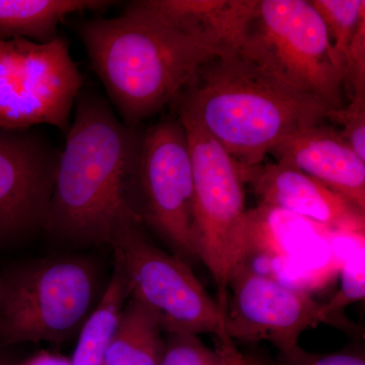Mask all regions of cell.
I'll return each mask as SVG.
<instances>
[{
  "instance_id": "cell-1",
  "label": "cell",
  "mask_w": 365,
  "mask_h": 365,
  "mask_svg": "<svg viewBox=\"0 0 365 365\" xmlns=\"http://www.w3.org/2000/svg\"><path fill=\"white\" fill-rule=\"evenodd\" d=\"M74 109L43 232L74 247L111 246L122 228L143 223L136 206L143 131L95 91L81 90Z\"/></svg>"
},
{
  "instance_id": "cell-2",
  "label": "cell",
  "mask_w": 365,
  "mask_h": 365,
  "mask_svg": "<svg viewBox=\"0 0 365 365\" xmlns=\"http://www.w3.org/2000/svg\"><path fill=\"white\" fill-rule=\"evenodd\" d=\"M173 108L242 167L263 163L281 139L323 123L331 112L235 51L205 62Z\"/></svg>"
},
{
  "instance_id": "cell-3",
  "label": "cell",
  "mask_w": 365,
  "mask_h": 365,
  "mask_svg": "<svg viewBox=\"0 0 365 365\" xmlns=\"http://www.w3.org/2000/svg\"><path fill=\"white\" fill-rule=\"evenodd\" d=\"M76 30L120 119L136 128L173 107L198 69L222 54L136 1L117 18L85 20Z\"/></svg>"
},
{
  "instance_id": "cell-4",
  "label": "cell",
  "mask_w": 365,
  "mask_h": 365,
  "mask_svg": "<svg viewBox=\"0 0 365 365\" xmlns=\"http://www.w3.org/2000/svg\"><path fill=\"white\" fill-rule=\"evenodd\" d=\"M101 289L100 266L86 255L9 266L0 273V346L66 342L97 306Z\"/></svg>"
},
{
  "instance_id": "cell-5",
  "label": "cell",
  "mask_w": 365,
  "mask_h": 365,
  "mask_svg": "<svg viewBox=\"0 0 365 365\" xmlns=\"http://www.w3.org/2000/svg\"><path fill=\"white\" fill-rule=\"evenodd\" d=\"M235 51L331 111L347 105L342 66L311 1L257 0Z\"/></svg>"
},
{
  "instance_id": "cell-6",
  "label": "cell",
  "mask_w": 365,
  "mask_h": 365,
  "mask_svg": "<svg viewBox=\"0 0 365 365\" xmlns=\"http://www.w3.org/2000/svg\"><path fill=\"white\" fill-rule=\"evenodd\" d=\"M179 117V116H178ZM188 134L194 170L193 240L218 287L222 306L228 282L245 261V199L242 167L202 128L179 117Z\"/></svg>"
},
{
  "instance_id": "cell-7",
  "label": "cell",
  "mask_w": 365,
  "mask_h": 365,
  "mask_svg": "<svg viewBox=\"0 0 365 365\" xmlns=\"http://www.w3.org/2000/svg\"><path fill=\"white\" fill-rule=\"evenodd\" d=\"M143 223L122 228L111 247L129 297L143 304L165 334L225 335L222 307L190 264L158 248Z\"/></svg>"
},
{
  "instance_id": "cell-8",
  "label": "cell",
  "mask_w": 365,
  "mask_h": 365,
  "mask_svg": "<svg viewBox=\"0 0 365 365\" xmlns=\"http://www.w3.org/2000/svg\"><path fill=\"white\" fill-rule=\"evenodd\" d=\"M83 81L59 36L48 43L0 39V128L50 125L66 133Z\"/></svg>"
},
{
  "instance_id": "cell-9",
  "label": "cell",
  "mask_w": 365,
  "mask_h": 365,
  "mask_svg": "<svg viewBox=\"0 0 365 365\" xmlns=\"http://www.w3.org/2000/svg\"><path fill=\"white\" fill-rule=\"evenodd\" d=\"M136 206L143 227L170 253L198 261L193 240L194 170L186 128L178 115L143 131Z\"/></svg>"
},
{
  "instance_id": "cell-10",
  "label": "cell",
  "mask_w": 365,
  "mask_h": 365,
  "mask_svg": "<svg viewBox=\"0 0 365 365\" xmlns=\"http://www.w3.org/2000/svg\"><path fill=\"white\" fill-rule=\"evenodd\" d=\"M222 304L225 335L232 341L272 343L279 353L299 346L300 335L325 324L323 304L304 290L282 284L270 276L237 266Z\"/></svg>"
},
{
  "instance_id": "cell-11",
  "label": "cell",
  "mask_w": 365,
  "mask_h": 365,
  "mask_svg": "<svg viewBox=\"0 0 365 365\" xmlns=\"http://www.w3.org/2000/svg\"><path fill=\"white\" fill-rule=\"evenodd\" d=\"M59 157L35 129L0 128V248L43 232Z\"/></svg>"
},
{
  "instance_id": "cell-12",
  "label": "cell",
  "mask_w": 365,
  "mask_h": 365,
  "mask_svg": "<svg viewBox=\"0 0 365 365\" xmlns=\"http://www.w3.org/2000/svg\"><path fill=\"white\" fill-rule=\"evenodd\" d=\"M261 205L297 216L333 234L364 239L365 212L325 185L282 163L242 167Z\"/></svg>"
},
{
  "instance_id": "cell-13",
  "label": "cell",
  "mask_w": 365,
  "mask_h": 365,
  "mask_svg": "<svg viewBox=\"0 0 365 365\" xmlns=\"http://www.w3.org/2000/svg\"><path fill=\"white\" fill-rule=\"evenodd\" d=\"M269 155L275 163L313 178L365 212V160L339 132L314 125L281 139Z\"/></svg>"
},
{
  "instance_id": "cell-14",
  "label": "cell",
  "mask_w": 365,
  "mask_h": 365,
  "mask_svg": "<svg viewBox=\"0 0 365 365\" xmlns=\"http://www.w3.org/2000/svg\"><path fill=\"white\" fill-rule=\"evenodd\" d=\"M257 0H139V6L222 54L235 51Z\"/></svg>"
},
{
  "instance_id": "cell-15",
  "label": "cell",
  "mask_w": 365,
  "mask_h": 365,
  "mask_svg": "<svg viewBox=\"0 0 365 365\" xmlns=\"http://www.w3.org/2000/svg\"><path fill=\"white\" fill-rule=\"evenodd\" d=\"M107 0H0V39L48 43L58 37L62 21L83 11H102Z\"/></svg>"
},
{
  "instance_id": "cell-16",
  "label": "cell",
  "mask_w": 365,
  "mask_h": 365,
  "mask_svg": "<svg viewBox=\"0 0 365 365\" xmlns=\"http://www.w3.org/2000/svg\"><path fill=\"white\" fill-rule=\"evenodd\" d=\"M129 299L123 274L116 264L107 287L78 334L72 365H104L106 353L116 334L120 318Z\"/></svg>"
},
{
  "instance_id": "cell-17",
  "label": "cell",
  "mask_w": 365,
  "mask_h": 365,
  "mask_svg": "<svg viewBox=\"0 0 365 365\" xmlns=\"http://www.w3.org/2000/svg\"><path fill=\"white\" fill-rule=\"evenodd\" d=\"M163 333L155 317L129 297L104 365H160L165 351Z\"/></svg>"
},
{
  "instance_id": "cell-18",
  "label": "cell",
  "mask_w": 365,
  "mask_h": 365,
  "mask_svg": "<svg viewBox=\"0 0 365 365\" xmlns=\"http://www.w3.org/2000/svg\"><path fill=\"white\" fill-rule=\"evenodd\" d=\"M325 24L344 76L346 58L357 28L365 20L364 0H312Z\"/></svg>"
},
{
  "instance_id": "cell-19",
  "label": "cell",
  "mask_w": 365,
  "mask_h": 365,
  "mask_svg": "<svg viewBox=\"0 0 365 365\" xmlns=\"http://www.w3.org/2000/svg\"><path fill=\"white\" fill-rule=\"evenodd\" d=\"M364 254L356 260L346 261L341 272V287L339 292L330 302L323 304V314L325 324L354 330V326L345 319L346 307L364 299Z\"/></svg>"
},
{
  "instance_id": "cell-20",
  "label": "cell",
  "mask_w": 365,
  "mask_h": 365,
  "mask_svg": "<svg viewBox=\"0 0 365 365\" xmlns=\"http://www.w3.org/2000/svg\"><path fill=\"white\" fill-rule=\"evenodd\" d=\"M160 365H227L217 350H211L193 334H167Z\"/></svg>"
},
{
  "instance_id": "cell-21",
  "label": "cell",
  "mask_w": 365,
  "mask_h": 365,
  "mask_svg": "<svg viewBox=\"0 0 365 365\" xmlns=\"http://www.w3.org/2000/svg\"><path fill=\"white\" fill-rule=\"evenodd\" d=\"M328 119L342 125L340 135L365 160V103H348L340 111L329 112Z\"/></svg>"
},
{
  "instance_id": "cell-22",
  "label": "cell",
  "mask_w": 365,
  "mask_h": 365,
  "mask_svg": "<svg viewBox=\"0 0 365 365\" xmlns=\"http://www.w3.org/2000/svg\"><path fill=\"white\" fill-rule=\"evenodd\" d=\"M280 365H365L364 355L341 352L332 354H314L295 347L280 353Z\"/></svg>"
},
{
  "instance_id": "cell-23",
  "label": "cell",
  "mask_w": 365,
  "mask_h": 365,
  "mask_svg": "<svg viewBox=\"0 0 365 365\" xmlns=\"http://www.w3.org/2000/svg\"><path fill=\"white\" fill-rule=\"evenodd\" d=\"M220 347L217 351L220 353L227 365H257L244 354L235 346L234 341L225 335L218 338Z\"/></svg>"
},
{
  "instance_id": "cell-24",
  "label": "cell",
  "mask_w": 365,
  "mask_h": 365,
  "mask_svg": "<svg viewBox=\"0 0 365 365\" xmlns=\"http://www.w3.org/2000/svg\"><path fill=\"white\" fill-rule=\"evenodd\" d=\"M16 365H72V364L68 357L42 350Z\"/></svg>"
},
{
  "instance_id": "cell-25",
  "label": "cell",
  "mask_w": 365,
  "mask_h": 365,
  "mask_svg": "<svg viewBox=\"0 0 365 365\" xmlns=\"http://www.w3.org/2000/svg\"><path fill=\"white\" fill-rule=\"evenodd\" d=\"M0 365H16V364H11V362H9V360L0 357Z\"/></svg>"
}]
</instances>
